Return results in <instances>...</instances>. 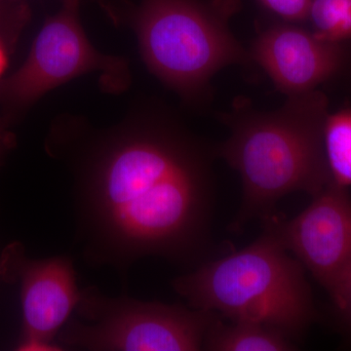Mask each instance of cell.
<instances>
[{
  "label": "cell",
  "mask_w": 351,
  "mask_h": 351,
  "mask_svg": "<svg viewBox=\"0 0 351 351\" xmlns=\"http://www.w3.org/2000/svg\"><path fill=\"white\" fill-rule=\"evenodd\" d=\"M73 135L53 133L47 147L71 152L76 232L88 263L124 271L149 256L189 265L203 258L214 191L195 140L145 117Z\"/></svg>",
  "instance_id": "1"
},
{
  "label": "cell",
  "mask_w": 351,
  "mask_h": 351,
  "mask_svg": "<svg viewBox=\"0 0 351 351\" xmlns=\"http://www.w3.org/2000/svg\"><path fill=\"white\" fill-rule=\"evenodd\" d=\"M328 106L326 95L314 90L289 96L276 112L232 120L219 154L239 172L243 188L233 230L271 218L284 196L302 191L313 197L332 182L323 138Z\"/></svg>",
  "instance_id": "2"
},
{
  "label": "cell",
  "mask_w": 351,
  "mask_h": 351,
  "mask_svg": "<svg viewBox=\"0 0 351 351\" xmlns=\"http://www.w3.org/2000/svg\"><path fill=\"white\" fill-rule=\"evenodd\" d=\"M265 228L256 241L226 257L201 263L172 281L189 306L223 319L251 321L295 341L315 319L306 269Z\"/></svg>",
  "instance_id": "3"
},
{
  "label": "cell",
  "mask_w": 351,
  "mask_h": 351,
  "mask_svg": "<svg viewBox=\"0 0 351 351\" xmlns=\"http://www.w3.org/2000/svg\"><path fill=\"white\" fill-rule=\"evenodd\" d=\"M240 0H120L106 9L130 27L149 71L178 93H199L212 76L246 52L230 29Z\"/></svg>",
  "instance_id": "4"
},
{
  "label": "cell",
  "mask_w": 351,
  "mask_h": 351,
  "mask_svg": "<svg viewBox=\"0 0 351 351\" xmlns=\"http://www.w3.org/2000/svg\"><path fill=\"white\" fill-rule=\"evenodd\" d=\"M58 334L61 348L93 351L203 350L218 313L181 304L108 298L95 287L82 291L75 311Z\"/></svg>",
  "instance_id": "5"
},
{
  "label": "cell",
  "mask_w": 351,
  "mask_h": 351,
  "mask_svg": "<svg viewBox=\"0 0 351 351\" xmlns=\"http://www.w3.org/2000/svg\"><path fill=\"white\" fill-rule=\"evenodd\" d=\"M80 0H62L59 12L44 23L25 63L0 82V103L10 114L27 110L44 94L89 73H99L110 93L130 84L128 63L95 49L80 19Z\"/></svg>",
  "instance_id": "6"
},
{
  "label": "cell",
  "mask_w": 351,
  "mask_h": 351,
  "mask_svg": "<svg viewBox=\"0 0 351 351\" xmlns=\"http://www.w3.org/2000/svg\"><path fill=\"white\" fill-rule=\"evenodd\" d=\"M0 281L17 285L22 306V332L16 350H62L58 334L68 322L82 295L73 262L58 256L32 258L24 245H7L0 255Z\"/></svg>",
  "instance_id": "7"
},
{
  "label": "cell",
  "mask_w": 351,
  "mask_h": 351,
  "mask_svg": "<svg viewBox=\"0 0 351 351\" xmlns=\"http://www.w3.org/2000/svg\"><path fill=\"white\" fill-rule=\"evenodd\" d=\"M284 248L334 298L351 270V197L334 182L288 221H265Z\"/></svg>",
  "instance_id": "8"
},
{
  "label": "cell",
  "mask_w": 351,
  "mask_h": 351,
  "mask_svg": "<svg viewBox=\"0 0 351 351\" xmlns=\"http://www.w3.org/2000/svg\"><path fill=\"white\" fill-rule=\"evenodd\" d=\"M250 56L289 97L317 90L341 69L345 53L341 43L287 22L258 34Z\"/></svg>",
  "instance_id": "9"
},
{
  "label": "cell",
  "mask_w": 351,
  "mask_h": 351,
  "mask_svg": "<svg viewBox=\"0 0 351 351\" xmlns=\"http://www.w3.org/2000/svg\"><path fill=\"white\" fill-rule=\"evenodd\" d=\"M217 315L211 323L203 350L209 351H291L298 346L281 332L251 321L226 322Z\"/></svg>",
  "instance_id": "10"
},
{
  "label": "cell",
  "mask_w": 351,
  "mask_h": 351,
  "mask_svg": "<svg viewBox=\"0 0 351 351\" xmlns=\"http://www.w3.org/2000/svg\"><path fill=\"white\" fill-rule=\"evenodd\" d=\"M323 138L332 182L348 189L351 186V110L329 113Z\"/></svg>",
  "instance_id": "11"
},
{
  "label": "cell",
  "mask_w": 351,
  "mask_h": 351,
  "mask_svg": "<svg viewBox=\"0 0 351 351\" xmlns=\"http://www.w3.org/2000/svg\"><path fill=\"white\" fill-rule=\"evenodd\" d=\"M307 20L318 38L343 43L351 39V0H313Z\"/></svg>",
  "instance_id": "12"
},
{
  "label": "cell",
  "mask_w": 351,
  "mask_h": 351,
  "mask_svg": "<svg viewBox=\"0 0 351 351\" xmlns=\"http://www.w3.org/2000/svg\"><path fill=\"white\" fill-rule=\"evenodd\" d=\"M265 8L286 22L297 23L308 19L313 0H258Z\"/></svg>",
  "instance_id": "13"
},
{
  "label": "cell",
  "mask_w": 351,
  "mask_h": 351,
  "mask_svg": "<svg viewBox=\"0 0 351 351\" xmlns=\"http://www.w3.org/2000/svg\"><path fill=\"white\" fill-rule=\"evenodd\" d=\"M332 300L346 324V329L351 335V270L343 286Z\"/></svg>",
  "instance_id": "14"
},
{
  "label": "cell",
  "mask_w": 351,
  "mask_h": 351,
  "mask_svg": "<svg viewBox=\"0 0 351 351\" xmlns=\"http://www.w3.org/2000/svg\"><path fill=\"white\" fill-rule=\"evenodd\" d=\"M16 135L9 128V119L0 117V166L16 147Z\"/></svg>",
  "instance_id": "15"
},
{
  "label": "cell",
  "mask_w": 351,
  "mask_h": 351,
  "mask_svg": "<svg viewBox=\"0 0 351 351\" xmlns=\"http://www.w3.org/2000/svg\"><path fill=\"white\" fill-rule=\"evenodd\" d=\"M1 34V32H0ZM7 66V53L4 41L2 40L1 34H0V76L5 71Z\"/></svg>",
  "instance_id": "16"
},
{
  "label": "cell",
  "mask_w": 351,
  "mask_h": 351,
  "mask_svg": "<svg viewBox=\"0 0 351 351\" xmlns=\"http://www.w3.org/2000/svg\"><path fill=\"white\" fill-rule=\"evenodd\" d=\"M4 18H5V15L2 12L1 9H0V32H1V29H3Z\"/></svg>",
  "instance_id": "17"
},
{
  "label": "cell",
  "mask_w": 351,
  "mask_h": 351,
  "mask_svg": "<svg viewBox=\"0 0 351 351\" xmlns=\"http://www.w3.org/2000/svg\"><path fill=\"white\" fill-rule=\"evenodd\" d=\"M5 1H18V0H5Z\"/></svg>",
  "instance_id": "18"
}]
</instances>
